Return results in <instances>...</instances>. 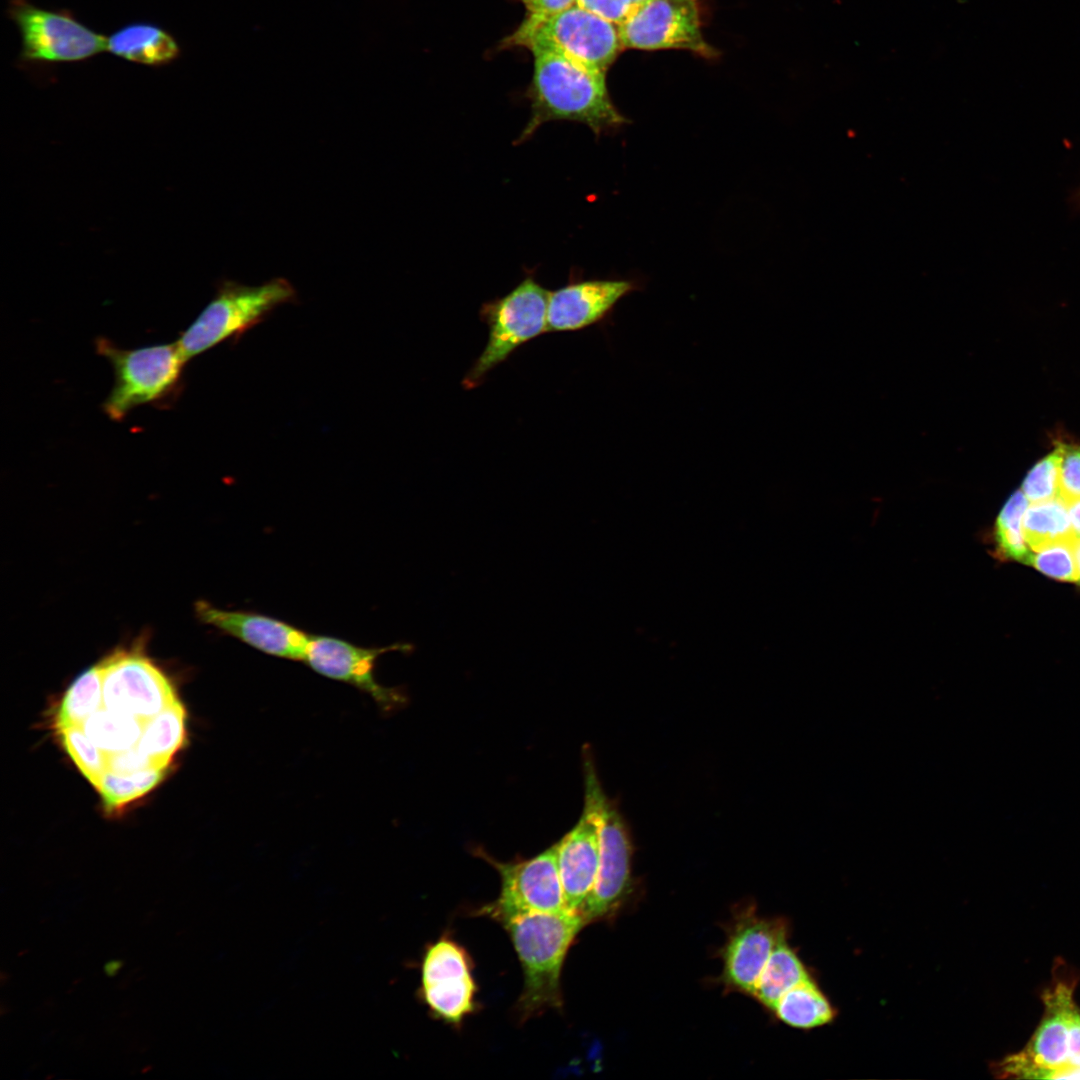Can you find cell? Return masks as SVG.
<instances>
[{"label": "cell", "mask_w": 1080, "mask_h": 1080, "mask_svg": "<svg viewBox=\"0 0 1080 1080\" xmlns=\"http://www.w3.org/2000/svg\"><path fill=\"white\" fill-rule=\"evenodd\" d=\"M475 855L491 864L501 880L498 898L481 907L479 915L501 923L522 914L568 911L558 869L556 844L532 858L511 862L498 861L482 848H477Z\"/></svg>", "instance_id": "9"}, {"label": "cell", "mask_w": 1080, "mask_h": 1080, "mask_svg": "<svg viewBox=\"0 0 1080 1080\" xmlns=\"http://www.w3.org/2000/svg\"><path fill=\"white\" fill-rule=\"evenodd\" d=\"M106 51L124 60L161 67L180 56V46L174 36L151 22L128 23L107 36Z\"/></svg>", "instance_id": "19"}, {"label": "cell", "mask_w": 1080, "mask_h": 1080, "mask_svg": "<svg viewBox=\"0 0 1080 1080\" xmlns=\"http://www.w3.org/2000/svg\"><path fill=\"white\" fill-rule=\"evenodd\" d=\"M618 28L623 47L712 54L701 34L696 0H647L633 7Z\"/></svg>", "instance_id": "12"}, {"label": "cell", "mask_w": 1080, "mask_h": 1080, "mask_svg": "<svg viewBox=\"0 0 1080 1080\" xmlns=\"http://www.w3.org/2000/svg\"><path fill=\"white\" fill-rule=\"evenodd\" d=\"M548 297L547 289L526 276L505 296L482 304L479 317L488 327V341L463 378L466 390L481 385L518 347L547 332Z\"/></svg>", "instance_id": "6"}, {"label": "cell", "mask_w": 1080, "mask_h": 1080, "mask_svg": "<svg viewBox=\"0 0 1080 1080\" xmlns=\"http://www.w3.org/2000/svg\"><path fill=\"white\" fill-rule=\"evenodd\" d=\"M143 724L135 716L102 706L85 720L82 728L100 750L110 755L135 747Z\"/></svg>", "instance_id": "23"}, {"label": "cell", "mask_w": 1080, "mask_h": 1080, "mask_svg": "<svg viewBox=\"0 0 1080 1080\" xmlns=\"http://www.w3.org/2000/svg\"><path fill=\"white\" fill-rule=\"evenodd\" d=\"M1068 1018V1066L1066 1068L1080 1067V1010L1074 1001L1069 1004Z\"/></svg>", "instance_id": "34"}, {"label": "cell", "mask_w": 1080, "mask_h": 1080, "mask_svg": "<svg viewBox=\"0 0 1080 1080\" xmlns=\"http://www.w3.org/2000/svg\"><path fill=\"white\" fill-rule=\"evenodd\" d=\"M1060 447V497L1066 502L1080 498V443L1057 440Z\"/></svg>", "instance_id": "31"}, {"label": "cell", "mask_w": 1080, "mask_h": 1080, "mask_svg": "<svg viewBox=\"0 0 1080 1080\" xmlns=\"http://www.w3.org/2000/svg\"><path fill=\"white\" fill-rule=\"evenodd\" d=\"M167 769L150 767L132 773L106 770L94 788L108 814L119 813L129 804L153 790L165 777Z\"/></svg>", "instance_id": "25"}, {"label": "cell", "mask_w": 1080, "mask_h": 1080, "mask_svg": "<svg viewBox=\"0 0 1080 1080\" xmlns=\"http://www.w3.org/2000/svg\"><path fill=\"white\" fill-rule=\"evenodd\" d=\"M1076 542L1058 541L1033 551L1028 564L1059 581L1077 582Z\"/></svg>", "instance_id": "30"}, {"label": "cell", "mask_w": 1080, "mask_h": 1080, "mask_svg": "<svg viewBox=\"0 0 1080 1080\" xmlns=\"http://www.w3.org/2000/svg\"><path fill=\"white\" fill-rule=\"evenodd\" d=\"M153 766L136 746L123 752L107 755V769L116 773H132Z\"/></svg>", "instance_id": "33"}, {"label": "cell", "mask_w": 1080, "mask_h": 1080, "mask_svg": "<svg viewBox=\"0 0 1080 1080\" xmlns=\"http://www.w3.org/2000/svg\"><path fill=\"white\" fill-rule=\"evenodd\" d=\"M1051 1079H1080V1067L1064 1068L1054 1073Z\"/></svg>", "instance_id": "37"}, {"label": "cell", "mask_w": 1080, "mask_h": 1080, "mask_svg": "<svg viewBox=\"0 0 1080 1080\" xmlns=\"http://www.w3.org/2000/svg\"><path fill=\"white\" fill-rule=\"evenodd\" d=\"M503 46L558 54L603 75L623 47L618 25L577 4L553 13L528 14Z\"/></svg>", "instance_id": "3"}, {"label": "cell", "mask_w": 1080, "mask_h": 1080, "mask_svg": "<svg viewBox=\"0 0 1080 1080\" xmlns=\"http://www.w3.org/2000/svg\"><path fill=\"white\" fill-rule=\"evenodd\" d=\"M636 288L624 279L575 280L549 291L547 332H570L599 324Z\"/></svg>", "instance_id": "17"}, {"label": "cell", "mask_w": 1080, "mask_h": 1080, "mask_svg": "<svg viewBox=\"0 0 1080 1080\" xmlns=\"http://www.w3.org/2000/svg\"><path fill=\"white\" fill-rule=\"evenodd\" d=\"M100 664L108 709L146 722L179 699L167 674L146 653L144 638L114 649Z\"/></svg>", "instance_id": "8"}, {"label": "cell", "mask_w": 1080, "mask_h": 1080, "mask_svg": "<svg viewBox=\"0 0 1080 1080\" xmlns=\"http://www.w3.org/2000/svg\"><path fill=\"white\" fill-rule=\"evenodd\" d=\"M593 762L585 758V800L577 824L556 843L557 863L568 911L579 913L594 889L599 867L596 786Z\"/></svg>", "instance_id": "13"}, {"label": "cell", "mask_w": 1080, "mask_h": 1080, "mask_svg": "<svg viewBox=\"0 0 1080 1080\" xmlns=\"http://www.w3.org/2000/svg\"><path fill=\"white\" fill-rule=\"evenodd\" d=\"M785 940V927L774 920L748 914L734 926L723 952L725 982L752 994L777 945Z\"/></svg>", "instance_id": "18"}, {"label": "cell", "mask_w": 1080, "mask_h": 1080, "mask_svg": "<svg viewBox=\"0 0 1080 1080\" xmlns=\"http://www.w3.org/2000/svg\"><path fill=\"white\" fill-rule=\"evenodd\" d=\"M532 53L534 73L528 91L531 115L516 140L517 144L528 140L549 121L581 123L596 136L626 123L609 97L605 75L558 54Z\"/></svg>", "instance_id": "1"}, {"label": "cell", "mask_w": 1080, "mask_h": 1080, "mask_svg": "<svg viewBox=\"0 0 1080 1080\" xmlns=\"http://www.w3.org/2000/svg\"><path fill=\"white\" fill-rule=\"evenodd\" d=\"M529 14H548L565 9L575 0H521Z\"/></svg>", "instance_id": "35"}, {"label": "cell", "mask_w": 1080, "mask_h": 1080, "mask_svg": "<svg viewBox=\"0 0 1080 1080\" xmlns=\"http://www.w3.org/2000/svg\"><path fill=\"white\" fill-rule=\"evenodd\" d=\"M808 978L805 967L783 940L769 957L752 995L773 1010L788 990Z\"/></svg>", "instance_id": "26"}, {"label": "cell", "mask_w": 1080, "mask_h": 1080, "mask_svg": "<svg viewBox=\"0 0 1080 1080\" xmlns=\"http://www.w3.org/2000/svg\"><path fill=\"white\" fill-rule=\"evenodd\" d=\"M407 649V644L362 647L337 637L312 635L304 662L325 677L360 689L384 711H391L403 704L405 697L398 689L383 686L377 681L376 661L385 653Z\"/></svg>", "instance_id": "14"}, {"label": "cell", "mask_w": 1080, "mask_h": 1080, "mask_svg": "<svg viewBox=\"0 0 1080 1080\" xmlns=\"http://www.w3.org/2000/svg\"><path fill=\"white\" fill-rule=\"evenodd\" d=\"M124 962L122 960H111L104 965V972L109 977H114L118 971L122 968Z\"/></svg>", "instance_id": "38"}, {"label": "cell", "mask_w": 1080, "mask_h": 1080, "mask_svg": "<svg viewBox=\"0 0 1080 1080\" xmlns=\"http://www.w3.org/2000/svg\"><path fill=\"white\" fill-rule=\"evenodd\" d=\"M773 1011L784 1023L802 1029L821 1026L834 1017L829 1001L810 978L788 990Z\"/></svg>", "instance_id": "22"}, {"label": "cell", "mask_w": 1080, "mask_h": 1080, "mask_svg": "<svg viewBox=\"0 0 1080 1080\" xmlns=\"http://www.w3.org/2000/svg\"><path fill=\"white\" fill-rule=\"evenodd\" d=\"M473 961L466 949L448 936L427 946L421 964L420 996L430 1014L458 1027L477 1007Z\"/></svg>", "instance_id": "10"}, {"label": "cell", "mask_w": 1080, "mask_h": 1080, "mask_svg": "<svg viewBox=\"0 0 1080 1080\" xmlns=\"http://www.w3.org/2000/svg\"><path fill=\"white\" fill-rule=\"evenodd\" d=\"M1024 538L1030 550L1073 540L1067 503L1060 496L1048 501L1029 503L1022 520Z\"/></svg>", "instance_id": "24"}, {"label": "cell", "mask_w": 1080, "mask_h": 1080, "mask_svg": "<svg viewBox=\"0 0 1080 1080\" xmlns=\"http://www.w3.org/2000/svg\"><path fill=\"white\" fill-rule=\"evenodd\" d=\"M296 299L295 288L285 278H274L258 286L224 280L176 344L187 362L225 340L239 338L279 306L294 303Z\"/></svg>", "instance_id": "4"}, {"label": "cell", "mask_w": 1080, "mask_h": 1080, "mask_svg": "<svg viewBox=\"0 0 1080 1080\" xmlns=\"http://www.w3.org/2000/svg\"><path fill=\"white\" fill-rule=\"evenodd\" d=\"M96 350L114 369V385L102 406L114 421H121L137 406L160 402L174 394L186 364L176 342L122 349L98 337Z\"/></svg>", "instance_id": "5"}, {"label": "cell", "mask_w": 1080, "mask_h": 1080, "mask_svg": "<svg viewBox=\"0 0 1080 1080\" xmlns=\"http://www.w3.org/2000/svg\"><path fill=\"white\" fill-rule=\"evenodd\" d=\"M1076 566H1077V582L1080 584V541L1075 546Z\"/></svg>", "instance_id": "39"}, {"label": "cell", "mask_w": 1080, "mask_h": 1080, "mask_svg": "<svg viewBox=\"0 0 1080 1080\" xmlns=\"http://www.w3.org/2000/svg\"><path fill=\"white\" fill-rule=\"evenodd\" d=\"M104 706L100 661L79 674L64 692L53 712L55 731L82 726L85 720Z\"/></svg>", "instance_id": "21"}, {"label": "cell", "mask_w": 1080, "mask_h": 1080, "mask_svg": "<svg viewBox=\"0 0 1080 1080\" xmlns=\"http://www.w3.org/2000/svg\"><path fill=\"white\" fill-rule=\"evenodd\" d=\"M1061 451L1056 443L1054 449L1029 470L1021 485V491L1029 503L1048 501L1060 496Z\"/></svg>", "instance_id": "29"}, {"label": "cell", "mask_w": 1080, "mask_h": 1080, "mask_svg": "<svg viewBox=\"0 0 1080 1080\" xmlns=\"http://www.w3.org/2000/svg\"><path fill=\"white\" fill-rule=\"evenodd\" d=\"M195 614L204 624L268 655L304 661L311 634L283 620L244 610H228L198 600Z\"/></svg>", "instance_id": "16"}, {"label": "cell", "mask_w": 1080, "mask_h": 1080, "mask_svg": "<svg viewBox=\"0 0 1080 1080\" xmlns=\"http://www.w3.org/2000/svg\"><path fill=\"white\" fill-rule=\"evenodd\" d=\"M186 721V709L177 699L144 722L136 748L153 766L168 769L174 755L185 744Z\"/></svg>", "instance_id": "20"}, {"label": "cell", "mask_w": 1080, "mask_h": 1080, "mask_svg": "<svg viewBox=\"0 0 1080 1080\" xmlns=\"http://www.w3.org/2000/svg\"><path fill=\"white\" fill-rule=\"evenodd\" d=\"M599 867L596 883L579 914L586 925L613 914L631 888L632 843L623 817L600 782L596 786Z\"/></svg>", "instance_id": "11"}, {"label": "cell", "mask_w": 1080, "mask_h": 1080, "mask_svg": "<svg viewBox=\"0 0 1080 1080\" xmlns=\"http://www.w3.org/2000/svg\"><path fill=\"white\" fill-rule=\"evenodd\" d=\"M55 733L81 774L94 786L107 770V755L89 739L82 726L66 727Z\"/></svg>", "instance_id": "28"}, {"label": "cell", "mask_w": 1080, "mask_h": 1080, "mask_svg": "<svg viewBox=\"0 0 1080 1080\" xmlns=\"http://www.w3.org/2000/svg\"><path fill=\"white\" fill-rule=\"evenodd\" d=\"M575 4L618 26L634 7L632 0H575Z\"/></svg>", "instance_id": "32"}, {"label": "cell", "mask_w": 1080, "mask_h": 1080, "mask_svg": "<svg viewBox=\"0 0 1080 1080\" xmlns=\"http://www.w3.org/2000/svg\"><path fill=\"white\" fill-rule=\"evenodd\" d=\"M6 14L21 36L17 63L23 68L81 62L106 51L107 36L81 23L69 10L9 0Z\"/></svg>", "instance_id": "7"}, {"label": "cell", "mask_w": 1080, "mask_h": 1080, "mask_svg": "<svg viewBox=\"0 0 1080 1080\" xmlns=\"http://www.w3.org/2000/svg\"><path fill=\"white\" fill-rule=\"evenodd\" d=\"M1044 1016L1027 1047L1000 1064V1071L1022 1078L1051 1079L1068 1066L1067 1010L1072 1002V988L1058 983L1045 993Z\"/></svg>", "instance_id": "15"}, {"label": "cell", "mask_w": 1080, "mask_h": 1080, "mask_svg": "<svg viewBox=\"0 0 1080 1080\" xmlns=\"http://www.w3.org/2000/svg\"><path fill=\"white\" fill-rule=\"evenodd\" d=\"M523 971L516 1010L522 1021L561 1009V973L568 951L586 926L577 912L528 913L501 922Z\"/></svg>", "instance_id": "2"}, {"label": "cell", "mask_w": 1080, "mask_h": 1080, "mask_svg": "<svg viewBox=\"0 0 1080 1080\" xmlns=\"http://www.w3.org/2000/svg\"><path fill=\"white\" fill-rule=\"evenodd\" d=\"M1029 502L1023 492H1014L998 514L992 531L994 552L1000 559L1028 564L1032 551L1024 538L1022 520Z\"/></svg>", "instance_id": "27"}, {"label": "cell", "mask_w": 1080, "mask_h": 1080, "mask_svg": "<svg viewBox=\"0 0 1080 1080\" xmlns=\"http://www.w3.org/2000/svg\"><path fill=\"white\" fill-rule=\"evenodd\" d=\"M645 1H647V0H632L634 7L639 5V4L644 3Z\"/></svg>", "instance_id": "40"}, {"label": "cell", "mask_w": 1080, "mask_h": 1080, "mask_svg": "<svg viewBox=\"0 0 1080 1080\" xmlns=\"http://www.w3.org/2000/svg\"><path fill=\"white\" fill-rule=\"evenodd\" d=\"M1070 519L1072 537L1077 543L1080 541V498L1066 502Z\"/></svg>", "instance_id": "36"}]
</instances>
